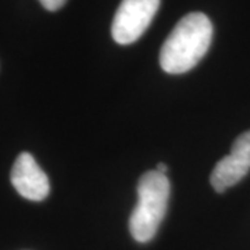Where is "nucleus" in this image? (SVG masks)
Masks as SVG:
<instances>
[{"instance_id":"obj_1","label":"nucleus","mask_w":250,"mask_h":250,"mask_svg":"<svg viewBox=\"0 0 250 250\" xmlns=\"http://www.w3.org/2000/svg\"><path fill=\"white\" fill-rule=\"evenodd\" d=\"M213 39V25L203 13H190L179 21L160 52L161 68L168 74H184L200 62Z\"/></svg>"},{"instance_id":"obj_2","label":"nucleus","mask_w":250,"mask_h":250,"mask_svg":"<svg viewBox=\"0 0 250 250\" xmlns=\"http://www.w3.org/2000/svg\"><path fill=\"white\" fill-rule=\"evenodd\" d=\"M170 197V181L156 170L143 174L138 184V203L129 218L135 241H152L163 223Z\"/></svg>"},{"instance_id":"obj_3","label":"nucleus","mask_w":250,"mask_h":250,"mask_svg":"<svg viewBox=\"0 0 250 250\" xmlns=\"http://www.w3.org/2000/svg\"><path fill=\"white\" fill-rule=\"evenodd\" d=\"M160 6V0H123L117 10L111 35L120 45L136 42L150 25Z\"/></svg>"},{"instance_id":"obj_4","label":"nucleus","mask_w":250,"mask_h":250,"mask_svg":"<svg viewBox=\"0 0 250 250\" xmlns=\"http://www.w3.org/2000/svg\"><path fill=\"white\" fill-rule=\"evenodd\" d=\"M11 184L22 197L41 202L50 192V184L43 170L29 153H21L11 170Z\"/></svg>"},{"instance_id":"obj_5","label":"nucleus","mask_w":250,"mask_h":250,"mask_svg":"<svg viewBox=\"0 0 250 250\" xmlns=\"http://www.w3.org/2000/svg\"><path fill=\"white\" fill-rule=\"evenodd\" d=\"M249 167L228 154L217 163L214 170L211 172L210 182L218 193H223L225 189L236 185L243 177L249 172Z\"/></svg>"},{"instance_id":"obj_6","label":"nucleus","mask_w":250,"mask_h":250,"mask_svg":"<svg viewBox=\"0 0 250 250\" xmlns=\"http://www.w3.org/2000/svg\"><path fill=\"white\" fill-rule=\"evenodd\" d=\"M229 154L250 168V131L236 138Z\"/></svg>"},{"instance_id":"obj_7","label":"nucleus","mask_w":250,"mask_h":250,"mask_svg":"<svg viewBox=\"0 0 250 250\" xmlns=\"http://www.w3.org/2000/svg\"><path fill=\"white\" fill-rule=\"evenodd\" d=\"M39 1H41V4H42L46 10H49V11H56V10L62 9V6L65 4L67 0H39Z\"/></svg>"},{"instance_id":"obj_8","label":"nucleus","mask_w":250,"mask_h":250,"mask_svg":"<svg viewBox=\"0 0 250 250\" xmlns=\"http://www.w3.org/2000/svg\"><path fill=\"white\" fill-rule=\"evenodd\" d=\"M167 166L166 164H163V163H160V164H157V167H156V171L157 172H160V174H163V175H166L167 174Z\"/></svg>"}]
</instances>
